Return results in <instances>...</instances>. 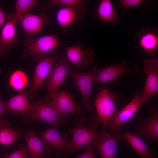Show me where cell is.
Returning a JSON list of instances; mask_svg holds the SVG:
<instances>
[{
  "instance_id": "31",
  "label": "cell",
  "mask_w": 158,
  "mask_h": 158,
  "mask_svg": "<svg viewBox=\"0 0 158 158\" xmlns=\"http://www.w3.org/2000/svg\"><path fill=\"white\" fill-rule=\"evenodd\" d=\"M6 20V16L2 8L0 6V35L1 29Z\"/></svg>"
},
{
  "instance_id": "26",
  "label": "cell",
  "mask_w": 158,
  "mask_h": 158,
  "mask_svg": "<svg viewBox=\"0 0 158 158\" xmlns=\"http://www.w3.org/2000/svg\"><path fill=\"white\" fill-rule=\"evenodd\" d=\"M40 1L37 0H17L15 3L16 16L30 13L37 6Z\"/></svg>"
},
{
  "instance_id": "21",
  "label": "cell",
  "mask_w": 158,
  "mask_h": 158,
  "mask_svg": "<svg viewBox=\"0 0 158 158\" xmlns=\"http://www.w3.org/2000/svg\"><path fill=\"white\" fill-rule=\"evenodd\" d=\"M123 136L120 130L112 135L108 133L95 145L99 150L102 158H115L118 143Z\"/></svg>"
},
{
  "instance_id": "33",
  "label": "cell",
  "mask_w": 158,
  "mask_h": 158,
  "mask_svg": "<svg viewBox=\"0 0 158 158\" xmlns=\"http://www.w3.org/2000/svg\"><path fill=\"white\" fill-rule=\"evenodd\" d=\"M9 53V50L3 49L0 47V56H5Z\"/></svg>"
},
{
  "instance_id": "29",
  "label": "cell",
  "mask_w": 158,
  "mask_h": 158,
  "mask_svg": "<svg viewBox=\"0 0 158 158\" xmlns=\"http://www.w3.org/2000/svg\"><path fill=\"white\" fill-rule=\"evenodd\" d=\"M28 152L27 147L22 145L18 150L10 154L7 158H24Z\"/></svg>"
},
{
  "instance_id": "22",
  "label": "cell",
  "mask_w": 158,
  "mask_h": 158,
  "mask_svg": "<svg viewBox=\"0 0 158 158\" xmlns=\"http://www.w3.org/2000/svg\"><path fill=\"white\" fill-rule=\"evenodd\" d=\"M124 138L139 154L138 158H156V155L140 136L135 133L126 132Z\"/></svg>"
},
{
  "instance_id": "5",
  "label": "cell",
  "mask_w": 158,
  "mask_h": 158,
  "mask_svg": "<svg viewBox=\"0 0 158 158\" xmlns=\"http://www.w3.org/2000/svg\"><path fill=\"white\" fill-rule=\"evenodd\" d=\"M24 44V56L28 57L31 56L37 61L50 51L61 46L58 36L54 34L43 36L37 38L28 36Z\"/></svg>"
},
{
  "instance_id": "34",
  "label": "cell",
  "mask_w": 158,
  "mask_h": 158,
  "mask_svg": "<svg viewBox=\"0 0 158 158\" xmlns=\"http://www.w3.org/2000/svg\"><path fill=\"white\" fill-rule=\"evenodd\" d=\"M24 158H42L32 155V156L30 157H29L28 156H26Z\"/></svg>"
},
{
  "instance_id": "7",
  "label": "cell",
  "mask_w": 158,
  "mask_h": 158,
  "mask_svg": "<svg viewBox=\"0 0 158 158\" xmlns=\"http://www.w3.org/2000/svg\"><path fill=\"white\" fill-rule=\"evenodd\" d=\"M139 70L138 65L130 62L123 61L116 65L99 68L95 76L94 82L105 83L115 81L125 75H135Z\"/></svg>"
},
{
  "instance_id": "15",
  "label": "cell",
  "mask_w": 158,
  "mask_h": 158,
  "mask_svg": "<svg viewBox=\"0 0 158 158\" xmlns=\"http://www.w3.org/2000/svg\"><path fill=\"white\" fill-rule=\"evenodd\" d=\"M150 116L141 118L135 133L145 138L149 142H157L158 140V112L156 108H152L149 111Z\"/></svg>"
},
{
  "instance_id": "24",
  "label": "cell",
  "mask_w": 158,
  "mask_h": 158,
  "mask_svg": "<svg viewBox=\"0 0 158 158\" xmlns=\"http://www.w3.org/2000/svg\"><path fill=\"white\" fill-rule=\"evenodd\" d=\"M7 121H2L0 126V145H11L17 139L20 138L24 134L22 130L10 127Z\"/></svg>"
},
{
  "instance_id": "2",
  "label": "cell",
  "mask_w": 158,
  "mask_h": 158,
  "mask_svg": "<svg viewBox=\"0 0 158 158\" xmlns=\"http://www.w3.org/2000/svg\"><path fill=\"white\" fill-rule=\"evenodd\" d=\"M116 94L106 86H103L97 94L94 104L97 114L94 117L102 129L109 127V122L118 111L117 109Z\"/></svg>"
},
{
  "instance_id": "16",
  "label": "cell",
  "mask_w": 158,
  "mask_h": 158,
  "mask_svg": "<svg viewBox=\"0 0 158 158\" xmlns=\"http://www.w3.org/2000/svg\"><path fill=\"white\" fill-rule=\"evenodd\" d=\"M16 17L25 32L29 35L40 32L46 24L51 23L53 21L51 17L45 14L30 13Z\"/></svg>"
},
{
  "instance_id": "30",
  "label": "cell",
  "mask_w": 158,
  "mask_h": 158,
  "mask_svg": "<svg viewBox=\"0 0 158 158\" xmlns=\"http://www.w3.org/2000/svg\"><path fill=\"white\" fill-rule=\"evenodd\" d=\"M75 158H96L92 146L86 147L85 151Z\"/></svg>"
},
{
  "instance_id": "13",
  "label": "cell",
  "mask_w": 158,
  "mask_h": 158,
  "mask_svg": "<svg viewBox=\"0 0 158 158\" xmlns=\"http://www.w3.org/2000/svg\"><path fill=\"white\" fill-rule=\"evenodd\" d=\"M66 51L67 58L71 63L77 67L85 69L94 61L95 52L91 48L85 47L80 42L75 45L62 47Z\"/></svg>"
},
{
  "instance_id": "1",
  "label": "cell",
  "mask_w": 158,
  "mask_h": 158,
  "mask_svg": "<svg viewBox=\"0 0 158 158\" xmlns=\"http://www.w3.org/2000/svg\"><path fill=\"white\" fill-rule=\"evenodd\" d=\"M87 122V127L83 123H80L75 126L69 128L72 136L69 142L70 153L84 147L95 146L108 133L106 130L97 131L99 123L93 117L88 120Z\"/></svg>"
},
{
  "instance_id": "6",
  "label": "cell",
  "mask_w": 158,
  "mask_h": 158,
  "mask_svg": "<svg viewBox=\"0 0 158 158\" xmlns=\"http://www.w3.org/2000/svg\"><path fill=\"white\" fill-rule=\"evenodd\" d=\"M99 69V68L94 66L85 72L71 69L68 74L73 78V85L77 88L82 96L83 107L89 113L92 111L90 98L95 83L94 78Z\"/></svg>"
},
{
  "instance_id": "3",
  "label": "cell",
  "mask_w": 158,
  "mask_h": 158,
  "mask_svg": "<svg viewBox=\"0 0 158 158\" xmlns=\"http://www.w3.org/2000/svg\"><path fill=\"white\" fill-rule=\"evenodd\" d=\"M28 116L32 121L45 122L58 128L63 124L71 122L69 118L61 114L49 101L43 99L32 103Z\"/></svg>"
},
{
  "instance_id": "19",
  "label": "cell",
  "mask_w": 158,
  "mask_h": 158,
  "mask_svg": "<svg viewBox=\"0 0 158 158\" xmlns=\"http://www.w3.org/2000/svg\"><path fill=\"white\" fill-rule=\"evenodd\" d=\"M28 152L32 155L42 158H49V154L53 148L42 138H41L32 131L29 130L25 133Z\"/></svg>"
},
{
  "instance_id": "32",
  "label": "cell",
  "mask_w": 158,
  "mask_h": 158,
  "mask_svg": "<svg viewBox=\"0 0 158 158\" xmlns=\"http://www.w3.org/2000/svg\"><path fill=\"white\" fill-rule=\"evenodd\" d=\"M5 111V108L4 102H3L1 97H0V126L1 124V118L4 113Z\"/></svg>"
},
{
  "instance_id": "25",
  "label": "cell",
  "mask_w": 158,
  "mask_h": 158,
  "mask_svg": "<svg viewBox=\"0 0 158 158\" xmlns=\"http://www.w3.org/2000/svg\"><path fill=\"white\" fill-rule=\"evenodd\" d=\"M28 81V78L26 74L22 71L18 70L11 74L9 83L11 87L15 90L19 91L25 88Z\"/></svg>"
},
{
  "instance_id": "20",
  "label": "cell",
  "mask_w": 158,
  "mask_h": 158,
  "mask_svg": "<svg viewBox=\"0 0 158 158\" xmlns=\"http://www.w3.org/2000/svg\"><path fill=\"white\" fill-rule=\"evenodd\" d=\"M28 87L20 93L4 102L5 111L23 114L26 116L29 115L32 103L28 100Z\"/></svg>"
},
{
  "instance_id": "9",
  "label": "cell",
  "mask_w": 158,
  "mask_h": 158,
  "mask_svg": "<svg viewBox=\"0 0 158 158\" xmlns=\"http://www.w3.org/2000/svg\"><path fill=\"white\" fill-rule=\"evenodd\" d=\"M57 52L52 50L40 59L35 69L34 80L30 91L32 99L48 78L58 56Z\"/></svg>"
},
{
  "instance_id": "12",
  "label": "cell",
  "mask_w": 158,
  "mask_h": 158,
  "mask_svg": "<svg viewBox=\"0 0 158 158\" xmlns=\"http://www.w3.org/2000/svg\"><path fill=\"white\" fill-rule=\"evenodd\" d=\"M85 4L68 7H62L58 11L57 21L63 32L73 29L74 24L81 23L86 11Z\"/></svg>"
},
{
  "instance_id": "17",
  "label": "cell",
  "mask_w": 158,
  "mask_h": 158,
  "mask_svg": "<svg viewBox=\"0 0 158 158\" xmlns=\"http://www.w3.org/2000/svg\"><path fill=\"white\" fill-rule=\"evenodd\" d=\"M6 16V21L0 35V47L9 50L19 41L16 35V25L19 22L14 13H7Z\"/></svg>"
},
{
  "instance_id": "11",
  "label": "cell",
  "mask_w": 158,
  "mask_h": 158,
  "mask_svg": "<svg viewBox=\"0 0 158 158\" xmlns=\"http://www.w3.org/2000/svg\"><path fill=\"white\" fill-rule=\"evenodd\" d=\"M144 104L140 92L136 91L130 101L121 110L118 111L112 117L109 122L108 128L113 132L120 130L123 125L129 121Z\"/></svg>"
},
{
  "instance_id": "4",
  "label": "cell",
  "mask_w": 158,
  "mask_h": 158,
  "mask_svg": "<svg viewBox=\"0 0 158 158\" xmlns=\"http://www.w3.org/2000/svg\"><path fill=\"white\" fill-rule=\"evenodd\" d=\"M47 98L62 115H71L75 122L78 123L85 121L87 111L83 106L75 103L69 92L58 91Z\"/></svg>"
},
{
  "instance_id": "28",
  "label": "cell",
  "mask_w": 158,
  "mask_h": 158,
  "mask_svg": "<svg viewBox=\"0 0 158 158\" xmlns=\"http://www.w3.org/2000/svg\"><path fill=\"white\" fill-rule=\"evenodd\" d=\"M118 1L124 9L138 6L146 2L144 0H119Z\"/></svg>"
},
{
  "instance_id": "23",
  "label": "cell",
  "mask_w": 158,
  "mask_h": 158,
  "mask_svg": "<svg viewBox=\"0 0 158 158\" xmlns=\"http://www.w3.org/2000/svg\"><path fill=\"white\" fill-rule=\"evenodd\" d=\"M97 13L99 19L112 25H116L120 20L110 0H101L97 8Z\"/></svg>"
},
{
  "instance_id": "14",
  "label": "cell",
  "mask_w": 158,
  "mask_h": 158,
  "mask_svg": "<svg viewBox=\"0 0 158 158\" xmlns=\"http://www.w3.org/2000/svg\"><path fill=\"white\" fill-rule=\"evenodd\" d=\"M40 133L42 138L55 148L57 156H66L70 153L68 134L62 135L59 128L53 127L41 131Z\"/></svg>"
},
{
  "instance_id": "18",
  "label": "cell",
  "mask_w": 158,
  "mask_h": 158,
  "mask_svg": "<svg viewBox=\"0 0 158 158\" xmlns=\"http://www.w3.org/2000/svg\"><path fill=\"white\" fill-rule=\"evenodd\" d=\"M138 44L146 54L153 56L158 51V28H142L137 34Z\"/></svg>"
},
{
  "instance_id": "8",
  "label": "cell",
  "mask_w": 158,
  "mask_h": 158,
  "mask_svg": "<svg viewBox=\"0 0 158 158\" xmlns=\"http://www.w3.org/2000/svg\"><path fill=\"white\" fill-rule=\"evenodd\" d=\"M71 63L65 53L63 52L58 56L46 83L47 89V98L52 93L58 91L65 81L71 69Z\"/></svg>"
},
{
  "instance_id": "10",
  "label": "cell",
  "mask_w": 158,
  "mask_h": 158,
  "mask_svg": "<svg viewBox=\"0 0 158 158\" xmlns=\"http://www.w3.org/2000/svg\"><path fill=\"white\" fill-rule=\"evenodd\" d=\"M144 63L143 70L146 79L140 97L145 104L150 101L153 95L158 93V58H145Z\"/></svg>"
},
{
  "instance_id": "27",
  "label": "cell",
  "mask_w": 158,
  "mask_h": 158,
  "mask_svg": "<svg viewBox=\"0 0 158 158\" xmlns=\"http://www.w3.org/2000/svg\"><path fill=\"white\" fill-rule=\"evenodd\" d=\"M86 1L84 0H50L46 4V8L50 9L53 7L59 5L63 7H68L86 4Z\"/></svg>"
}]
</instances>
